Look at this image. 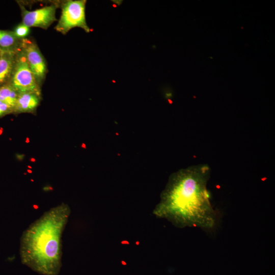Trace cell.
<instances>
[{"instance_id":"cell-1","label":"cell","mask_w":275,"mask_h":275,"mask_svg":"<svg viewBox=\"0 0 275 275\" xmlns=\"http://www.w3.org/2000/svg\"><path fill=\"white\" fill-rule=\"evenodd\" d=\"M208 166L199 165L173 175L161 194L153 214L176 227L210 230L217 222V212L210 202L207 183Z\"/></svg>"},{"instance_id":"cell-2","label":"cell","mask_w":275,"mask_h":275,"mask_svg":"<svg viewBox=\"0 0 275 275\" xmlns=\"http://www.w3.org/2000/svg\"><path fill=\"white\" fill-rule=\"evenodd\" d=\"M71 210L62 203L46 211L23 232L19 254L22 264L42 275H57L62 266V236Z\"/></svg>"},{"instance_id":"cell-3","label":"cell","mask_w":275,"mask_h":275,"mask_svg":"<svg viewBox=\"0 0 275 275\" xmlns=\"http://www.w3.org/2000/svg\"><path fill=\"white\" fill-rule=\"evenodd\" d=\"M86 0H68L61 3V14L55 30L64 35L74 28L90 32L86 18Z\"/></svg>"},{"instance_id":"cell-4","label":"cell","mask_w":275,"mask_h":275,"mask_svg":"<svg viewBox=\"0 0 275 275\" xmlns=\"http://www.w3.org/2000/svg\"><path fill=\"white\" fill-rule=\"evenodd\" d=\"M9 84L19 94L33 93L41 95V87L37 82L21 47L17 52L14 68Z\"/></svg>"},{"instance_id":"cell-5","label":"cell","mask_w":275,"mask_h":275,"mask_svg":"<svg viewBox=\"0 0 275 275\" xmlns=\"http://www.w3.org/2000/svg\"><path fill=\"white\" fill-rule=\"evenodd\" d=\"M21 11L22 22L27 26L37 27L46 30L57 20L56 12L59 5L55 3L33 11L26 10L19 4Z\"/></svg>"},{"instance_id":"cell-6","label":"cell","mask_w":275,"mask_h":275,"mask_svg":"<svg viewBox=\"0 0 275 275\" xmlns=\"http://www.w3.org/2000/svg\"><path fill=\"white\" fill-rule=\"evenodd\" d=\"M21 48L25 54L37 82L41 87L47 71L44 58L37 44L30 39H22Z\"/></svg>"},{"instance_id":"cell-7","label":"cell","mask_w":275,"mask_h":275,"mask_svg":"<svg viewBox=\"0 0 275 275\" xmlns=\"http://www.w3.org/2000/svg\"><path fill=\"white\" fill-rule=\"evenodd\" d=\"M17 51H3L0 56V87L9 84L10 80L16 62Z\"/></svg>"},{"instance_id":"cell-8","label":"cell","mask_w":275,"mask_h":275,"mask_svg":"<svg viewBox=\"0 0 275 275\" xmlns=\"http://www.w3.org/2000/svg\"><path fill=\"white\" fill-rule=\"evenodd\" d=\"M41 95L33 93L19 94L13 113H32L39 105Z\"/></svg>"},{"instance_id":"cell-9","label":"cell","mask_w":275,"mask_h":275,"mask_svg":"<svg viewBox=\"0 0 275 275\" xmlns=\"http://www.w3.org/2000/svg\"><path fill=\"white\" fill-rule=\"evenodd\" d=\"M22 39L18 38L13 31L0 30V50L17 51L20 48Z\"/></svg>"},{"instance_id":"cell-10","label":"cell","mask_w":275,"mask_h":275,"mask_svg":"<svg viewBox=\"0 0 275 275\" xmlns=\"http://www.w3.org/2000/svg\"><path fill=\"white\" fill-rule=\"evenodd\" d=\"M19 93L9 84L0 87V101L14 108Z\"/></svg>"},{"instance_id":"cell-11","label":"cell","mask_w":275,"mask_h":275,"mask_svg":"<svg viewBox=\"0 0 275 275\" xmlns=\"http://www.w3.org/2000/svg\"><path fill=\"white\" fill-rule=\"evenodd\" d=\"M30 32V28L21 23L17 25L14 29L13 32L15 35L20 39H23L29 35Z\"/></svg>"},{"instance_id":"cell-12","label":"cell","mask_w":275,"mask_h":275,"mask_svg":"<svg viewBox=\"0 0 275 275\" xmlns=\"http://www.w3.org/2000/svg\"><path fill=\"white\" fill-rule=\"evenodd\" d=\"M13 113V108L6 103L0 101V117Z\"/></svg>"},{"instance_id":"cell-13","label":"cell","mask_w":275,"mask_h":275,"mask_svg":"<svg viewBox=\"0 0 275 275\" xmlns=\"http://www.w3.org/2000/svg\"><path fill=\"white\" fill-rule=\"evenodd\" d=\"M3 51H1V50H0V56H1L2 53H3Z\"/></svg>"}]
</instances>
